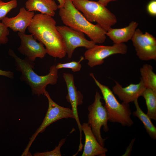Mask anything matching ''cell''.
Instances as JSON below:
<instances>
[{"instance_id":"16","label":"cell","mask_w":156,"mask_h":156,"mask_svg":"<svg viewBox=\"0 0 156 156\" xmlns=\"http://www.w3.org/2000/svg\"><path fill=\"white\" fill-rule=\"evenodd\" d=\"M138 25V23L137 22L132 21L128 26L123 28L112 27L107 31L106 36L114 44L124 43L131 40Z\"/></svg>"},{"instance_id":"5","label":"cell","mask_w":156,"mask_h":156,"mask_svg":"<svg viewBox=\"0 0 156 156\" xmlns=\"http://www.w3.org/2000/svg\"><path fill=\"white\" fill-rule=\"evenodd\" d=\"M75 7L89 21L95 22L107 31L117 22L113 13L98 1L71 0Z\"/></svg>"},{"instance_id":"26","label":"cell","mask_w":156,"mask_h":156,"mask_svg":"<svg viewBox=\"0 0 156 156\" xmlns=\"http://www.w3.org/2000/svg\"><path fill=\"white\" fill-rule=\"evenodd\" d=\"M142 38L144 40L151 45L156 46V38L151 34L146 32L143 33Z\"/></svg>"},{"instance_id":"29","label":"cell","mask_w":156,"mask_h":156,"mask_svg":"<svg viewBox=\"0 0 156 156\" xmlns=\"http://www.w3.org/2000/svg\"><path fill=\"white\" fill-rule=\"evenodd\" d=\"M59 2V5H58V9L64 6L65 0H57Z\"/></svg>"},{"instance_id":"10","label":"cell","mask_w":156,"mask_h":156,"mask_svg":"<svg viewBox=\"0 0 156 156\" xmlns=\"http://www.w3.org/2000/svg\"><path fill=\"white\" fill-rule=\"evenodd\" d=\"M18 34L21 41L17 49L25 58L34 62L37 58L42 59L45 57L47 51L44 45L38 42L32 34L18 32Z\"/></svg>"},{"instance_id":"23","label":"cell","mask_w":156,"mask_h":156,"mask_svg":"<svg viewBox=\"0 0 156 156\" xmlns=\"http://www.w3.org/2000/svg\"><path fill=\"white\" fill-rule=\"evenodd\" d=\"M66 141V138L62 139L59 142L57 146L55 149L51 151L44 152H37L34 154V156H61L60 148L64 144Z\"/></svg>"},{"instance_id":"25","label":"cell","mask_w":156,"mask_h":156,"mask_svg":"<svg viewBox=\"0 0 156 156\" xmlns=\"http://www.w3.org/2000/svg\"><path fill=\"white\" fill-rule=\"evenodd\" d=\"M146 10L150 15L155 16H156V0H151L148 3Z\"/></svg>"},{"instance_id":"24","label":"cell","mask_w":156,"mask_h":156,"mask_svg":"<svg viewBox=\"0 0 156 156\" xmlns=\"http://www.w3.org/2000/svg\"><path fill=\"white\" fill-rule=\"evenodd\" d=\"M9 34L8 27L3 22H0V45L8 42V36Z\"/></svg>"},{"instance_id":"21","label":"cell","mask_w":156,"mask_h":156,"mask_svg":"<svg viewBox=\"0 0 156 156\" xmlns=\"http://www.w3.org/2000/svg\"><path fill=\"white\" fill-rule=\"evenodd\" d=\"M17 5L16 0H11L7 2L0 0V20L6 17L11 10L16 8Z\"/></svg>"},{"instance_id":"20","label":"cell","mask_w":156,"mask_h":156,"mask_svg":"<svg viewBox=\"0 0 156 156\" xmlns=\"http://www.w3.org/2000/svg\"><path fill=\"white\" fill-rule=\"evenodd\" d=\"M142 96L144 98L147 107V115L151 119L156 120V90L146 88Z\"/></svg>"},{"instance_id":"7","label":"cell","mask_w":156,"mask_h":156,"mask_svg":"<svg viewBox=\"0 0 156 156\" xmlns=\"http://www.w3.org/2000/svg\"><path fill=\"white\" fill-rule=\"evenodd\" d=\"M43 95L47 97L48 101L47 111L42 123L30 138V141L22 154V156L30 155L29 150L33 142L38 135L44 132L47 127L53 122L62 118H70L75 119L71 109L62 107L55 103L52 100L48 92L46 90Z\"/></svg>"},{"instance_id":"13","label":"cell","mask_w":156,"mask_h":156,"mask_svg":"<svg viewBox=\"0 0 156 156\" xmlns=\"http://www.w3.org/2000/svg\"><path fill=\"white\" fill-rule=\"evenodd\" d=\"M82 131L85 136V144L82 156H106L108 150L98 142L88 122L81 125Z\"/></svg>"},{"instance_id":"28","label":"cell","mask_w":156,"mask_h":156,"mask_svg":"<svg viewBox=\"0 0 156 156\" xmlns=\"http://www.w3.org/2000/svg\"><path fill=\"white\" fill-rule=\"evenodd\" d=\"M118 0H99L98 1L104 6H106L109 3L112 1H115Z\"/></svg>"},{"instance_id":"11","label":"cell","mask_w":156,"mask_h":156,"mask_svg":"<svg viewBox=\"0 0 156 156\" xmlns=\"http://www.w3.org/2000/svg\"><path fill=\"white\" fill-rule=\"evenodd\" d=\"M63 77L67 86V94L66 99L68 102L71 105V109L75 116L80 133L79 144L81 145L82 143V128L81 125L79 121L77 107L83 103V96L81 93L77 90L75 86L73 75L70 73H64Z\"/></svg>"},{"instance_id":"9","label":"cell","mask_w":156,"mask_h":156,"mask_svg":"<svg viewBox=\"0 0 156 156\" xmlns=\"http://www.w3.org/2000/svg\"><path fill=\"white\" fill-rule=\"evenodd\" d=\"M57 28L64 42L66 54L68 58L72 57L75 49L78 47L87 49L93 47L96 44L88 40L83 33L66 26H57Z\"/></svg>"},{"instance_id":"27","label":"cell","mask_w":156,"mask_h":156,"mask_svg":"<svg viewBox=\"0 0 156 156\" xmlns=\"http://www.w3.org/2000/svg\"><path fill=\"white\" fill-rule=\"evenodd\" d=\"M0 75L4 76L10 79H13L14 77V74L11 71H5L0 69Z\"/></svg>"},{"instance_id":"18","label":"cell","mask_w":156,"mask_h":156,"mask_svg":"<svg viewBox=\"0 0 156 156\" xmlns=\"http://www.w3.org/2000/svg\"><path fill=\"white\" fill-rule=\"evenodd\" d=\"M136 110L133 113L134 116L138 117L142 122L144 126L150 137L153 139H156V128L151 120V119L145 114L140 107L138 100L134 102Z\"/></svg>"},{"instance_id":"4","label":"cell","mask_w":156,"mask_h":156,"mask_svg":"<svg viewBox=\"0 0 156 156\" xmlns=\"http://www.w3.org/2000/svg\"><path fill=\"white\" fill-rule=\"evenodd\" d=\"M90 75L102 94L108 121L112 122L119 123L124 126L129 127L132 126L134 122L131 119L132 112L129 104L123 102L120 103L108 86L100 82L93 73H90Z\"/></svg>"},{"instance_id":"22","label":"cell","mask_w":156,"mask_h":156,"mask_svg":"<svg viewBox=\"0 0 156 156\" xmlns=\"http://www.w3.org/2000/svg\"><path fill=\"white\" fill-rule=\"evenodd\" d=\"M84 59V57L81 56L78 62L73 61L64 63H59L55 65L56 67L58 70L63 68H69L73 72H78L81 70L82 67L80 63Z\"/></svg>"},{"instance_id":"1","label":"cell","mask_w":156,"mask_h":156,"mask_svg":"<svg viewBox=\"0 0 156 156\" xmlns=\"http://www.w3.org/2000/svg\"><path fill=\"white\" fill-rule=\"evenodd\" d=\"M53 17L41 13L35 14L27 29L29 33L45 46L47 53L62 59L66 54L65 46Z\"/></svg>"},{"instance_id":"3","label":"cell","mask_w":156,"mask_h":156,"mask_svg":"<svg viewBox=\"0 0 156 156\" xmlns=\"http://www.w3.org/2000/svg\"><path fill=\"white\" fill-rule=\"evenodd\" d=\"M59 9V15L66 26L86 34L96 43L102 44L105 41L107 31L88 21L71 0H65L64 6Z\"/></svg>"},{"instance_id":"12","label":"cell","mask_w":156,"mask_h":156,"mask_svg":"<svg viewBox=\"0 0 156 156\" xmlns=\"http://www.w3.org/2000/svg\"><path fill=\"white\" fill-rule=\"evenodd\" d=\"M115 83L112 88L113 92L122 102L127 104L138 100L146 88L141 79L138 83H131L124 87L116 81Z\"/></svg>"},{"instance_id":"17","label":"cell","mask_w":156,"mask_h":156,"mask_svg":"<svg viewBox=\"0 0 156 156\" xmlns=\"http://www.w3.org/2000/svg\"><path fill=\"white\" fill-rule=\"evenodd\" d=\"M25 8L29 11H37L52 17L58 9V5L54 0H27Z\"/></svg>"},{"instance_id":"2","label":"cell","mask_w":156,"mask_h":156,"mask_svg":"<svg viewBox=\"0 0 156 156\" xmlns=\"http://www.w3.org/2000/svg\"><path fill=\"white\" fill-rule=\"evenodd\" d=\"M8 53L14 59L16 69L21 73L20 79L30 87L33 94L38 96L43 95L48 85H54L56 83L58 79V70L55 65L50 67L47 75H39L34 70V62L26 58L23 59L21 58L11 49H9Z\"/></svg>"},{"instance_id":"6","label":"cell","mask_w":156,"mask_h":156,"mask_svg":"<svg viewBox=\"0 0 156 156\" xmlns=\"http://www.w3.org/2000/svg\"><path fill=\"white\" fill-rule=\"evenodd\" d=\"M102 99H103V97L96 91L93 102L88 107L89 111L88 123L90 125L92 131L98 142L104 147L106 139L102 138L101 129L103 127L105 132L109 131L107 125L108 118L106 109L101 101Z\"/></svg>"},{"instance_id":"8","label":"cell","mask_w":156,"mask_h":156,"mask_svg":"<svg viewBox=\"0 0 156 156\" xmlns=\"http://www.w3.org/2000/svg\"><path fill=\"white\" fill-rule=\"evenodd\" d=\"M128 47L124 43L114 44L111 46L96 45L87 49L84 53V59L88 61V65L90 67L102 64L105 59L116 54H125Z\"/></svg>"},{"instance_id":"19","label":"cell","mask_w":156,"mask_h":156,"mask_svg":"<svg viewBox=\"0 0 156 156\" xmlns=\"http://www.w3.org/2000/svg\"><path fill=\"white\" fill-rule=\"evenodd\" d=\"M141 77L146 88L156 90V74L153 71V66L145 64L140 69Z\"/></svg>"},{"instance_id":"15","label":"cell","mask_w":156,"mask_h":156,"mask_svg":"<svg viewBox=\"0 0 156 156\" xmlns=\"http://www.w3.org/2000/svg\"><path fill=\"white\" fill-rule=\"evenodd\" d=\"M143 33L139 28H137L131 39L136 55L142 61L156 60V46L151 45L144 40Z\"/></svg>"},{"instance_id":"14","label":"cell","mask_w":156,"mask_h":156,"mask_svg":"<svg viewBox=\"0 0 156 156\" xmlns=\"http://www.w3.org/2000/svg\"><path fill=\"white\" fill-rule=\"evenodd\" d=\"M34 15V11H29L22 7L16 16L10 18L6 16L1 21L13 31L25 33L26 29L30 25Z\"/></svg>"}]
</instances>
